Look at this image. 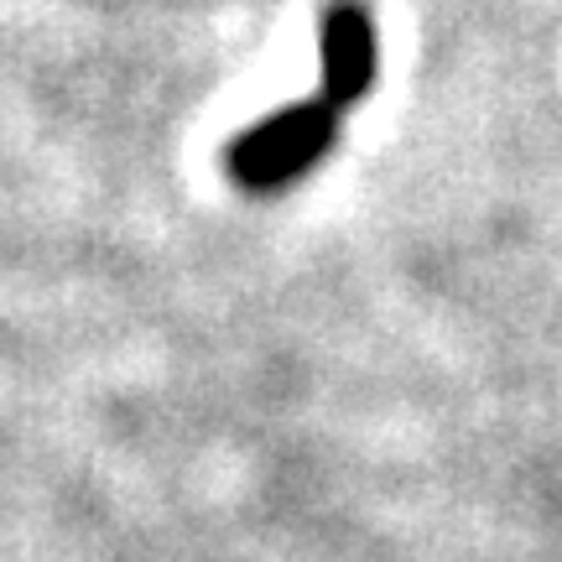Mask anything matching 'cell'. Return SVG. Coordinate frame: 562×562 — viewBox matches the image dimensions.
<instances>
[{"instance_id": "1", "label": "cell", "mask_w": 562, "mask_h": 562, "mask_svg": "<svg viewBox=\"0 0 562 562\" xmlns=\"http://www.w3.org/2000/svg\"><path fill=\"white\" fill-rule=\"evenodd\" d=\"M339 131V110L328 100H307V104H286L277 115H266L229 146V178L250 188V193H271L297 182L313 161L334 146Z\"/></svg>"}, {"instance_id": "2", "label": "cell", "mask_w": 562, "mask_h": 562, "mask_svg": "<svg viewBox=\"0 0 562 562\" xmlns=\"http://www.w3.org/2000/svg\"><path fill=\"white\" fill-rule=\"evenodd\" d=\"M318 53H323V100L344 110V104H360L375 83V26L364 16V5L355 0H334L323 11V32H318Z\"/></svg>"}]
</instances>
